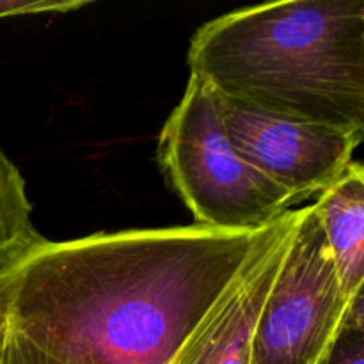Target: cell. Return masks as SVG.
<instances>
[{
  "mask_svg": "<svg viewBox=\"0 0 364 364\" xmlns=\"http://www.w3.org/2000/svg\"><path fill=\"white\" fill-rule=\"evenodd\" d=\"M287 215L259 231L192 224L46 240L0 287L11 331L64 364H171Z\"/></svg>",
  "mask_w": 364,
  "mask_h": 364,
  "instance_id": "obj_1",
  "label": "cell"
},
{
  "mask_svg": "<svg viewBox=\"0 0 364 364\" xmlns=\"http://www.w3.org/2000/svg\"><path fill=\"white\" fill-rule=\"evenodd\" d=\"M191 75L224 98L364 135V0H279L198 28Z\"/></svg>",
  "mask_w": 364,
  "mask_h": 364,
  "instance_id": "obj_2",
  "label": "cell"
},
{
  "mask_svg": "<svg viewBox=\"0 0 364 364\" xmlns=\"http://www.w3.org/2000/svg\"><path fill=\"white\" fill-rule=\"evenodd\" d=\"M156 155L199 226L259 231L295 210L294 199L233 148L215 91L196 75L160 132Z\"/></svg>",
  "mask_w": 364,
  "mask_h": 364,
  "instance_id": "obj_3",
  "label": "cell"
},
{
  "mask_svg": "<svg viewBox=\"0 0 364 364\" xmlns=\"http://www.w3.org/2000/svg\"><path fill=\"white\" fill-rule=\"evenodd\" d=\"M348 306L315 206H304L256 322L252 364H326Z\"/></svg>",
  "mask_w": 364,
  "mask_h": 364,
  "instance_id": "obj_4",
  "label": "cell"
},
{
  "mask_svg": "<svg viewBox=\"0 0 364 364\" xmlns=\"http://www.w3.org/2000/svg\"><path fill=\"white\" fill-rule=\"evenodd\" d=\"M217 98L233 148L287 192L295 206L331 187L354 162L352 156L363 142V134L290 119L219 95Z\"/></svg>",
  "mask_w": 364,
  "mask_h": 364,
  "instance_id": "obj_5",
  "label": "cell"
},
{
  "mask_svg": "<svg viewBox=\"0 0 364 364\" xmlns=\"http://www.w3.org/2000/svg\"><path fill=\"white\" fill-rule=\"evenodd\" d=\"M299 217L301 208L288 212L276 237L171 364H252L256 322L283 265Z\"/></svg>",
  "mask_w": 364,
  "mask_h": 364,
  "instance_id": "obj_6",
  "label": "cell"
},
{
  "mask_svg": "<svg viewBox=\"0 0 364 364\" xmlns=\"http://www.w3.org/2000/svg\"><path fill=\"white\" fill-rule=\"evenodd\" d=\"M315 212L322 226L338 281L348 301L364 284V169L352 162L320 196Z\"/></svg>",
  "mask_w": 364,
  "mask_h": 364,
  "instance_id": "obj_7",
  "label": "cell"
},
{
  "mask_svg": "<svg viewBox=\"0 0 364 364\" xmlns=\"http://www.w3.org/2000/svg\"><path fill=\"white\" fill-rule=\"evenodd\" d=\"M46 242L32 223V205L20 169L0 149V287Z\"/></svg>",
  "mask_w": 364,
  "mask_h": 364,
  "instance_id": "obj_8",
  "label": "cell"
},
{
  "mask_svg": "<svg viewBox=\"0 0 364 364\" xmlns=\"http://www.w3.org/2000/svg\"><path fill=\"white\" fill-rule=\"evenodd\" d=\"M326 364H364V295L359 294L348 306L343 329Z\"/></svg>",
  "mask_w": 364,
  "mask_h": 364,
  "instance_id": "obj_9",
  "label": "cell"
},
{
  "mask_svg": "<svg viewBox=\"0 0 364 364\" xmlns=\"http://www.w3.org/2000/svg\"><path fill=\"white\" fill-rule=\"evenodd\" d=\"M89 0H0V18L25 16V14L70 13L87 6Z\"/></svg>",
  "mask_w": 364,
  "mask_h": 364,
  "instance_id": "obj_10",
  "label": "cell"
},
{
  "mask_svg": "<svg viewBox=\"0 0 364 364\" xmlns=\"http://www.w3.org/2000/svg\"><path fill=\"white\" fill-rule=\"evenodd\" d=\"M0 364H64L46 352L39 350L36 345L25 340L20 334L9 331L6 350H4Z\"/></svg>",
  "mask_w": 364,
  "mask_h": 364,
  "instance_id": "obj_11",
  "label": "cell"
},
{
  "mask_svg": "<svg viewBox=\"0 0 364 364\" xmlns=\"http://www.w3.org/2000/svg\"><path fill=\"white\" fill-rule=\"evenodd\" d=\"M9 313H7V302L0 290V359H2L4 350H6L7 338H9Z\"/></svg>",
  "mask_w": 364,
  "mask_h": 364,
  "instance_id": "obj_12",
  "label": "cell"
}]
</instances>
